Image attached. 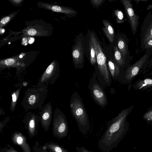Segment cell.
<instances>
[{
	"label": "cell",
	"instance_id": "1",
	"mask_svg": "<svg viewBox=\"0 0 152 152\" xmlns=\"http://www.w3.org/2000/svg\"><path fill=\"white\" fill-rule=\"evenodd\" d=\"M134 105L123 109L118 116L109 121L107 128L99 140L98 146L103 152H110L116 148L129 130L127 118Z\"/></svg>",
	"mask_w": 152,
	"mask_h": 152
},
{
	"label": "cell",
	"instance_id": "2",
	"mask_svg": "<svg viewBox=\"0 0 152 152\" xmlns=\"http://www.w3.org/2000/svg\"><path fill=\"white\" fill-rule=\"evenodd\" d=\"M48 92V86L43 84L38 87L34 86L26 91L21 105L26 112L38 108L41 110Z\"/></svg>",
	"mask_w": 152,
	"mask_h": 152
},
{
	"label": "cell",
	"instance_id": "3",
	"mask_svg": "<svg viewBox=\"0 0 152 152\" xmlns=\"http://www.w3.org/2000/svg\"><path fill=\"white\" fill-rule=\"evenodd\" d=\"M70 107L79 131L85 135L90 129V121L82 99L77 91L72 95Z\"/></svg>",
	"mask_w": 152,
	"mask_h": 152
},
{
	"label": "cell",
	"instance_id": "4",
	"mask_svg": "<svg viewBox=\"0 0 152 152\" xmlns=\"http://www.w3.org/2000/svg\"><path fill=\"white\" fill-rule=\"evenodd\" d=\"M90 37L96 53L98 70L95 72L98 81L103 86H110L111 82V77L107 65L106 58L94 34L91 33Z\"/></svg>",
	"mask_w": 152,
	"mask_h": 152
},
{
	"label": "cell",
	"instance_id": "5",
	"mask_svg": "<svg viewBox=\"0 0 152 152\" xmlns=\"http://www.w3.org/2000/svg\"><path fill=\"white\" fill-rule=\"evenodd\" d=\"M152 54V50H146V53L140 59L124 70L118 80L123 83H130L140 73L144 74Z\"/></svg>",
	"mask_w": 152,
	"mask_h": 152
},
{
	"label": "cell",
	"instance_id": "6",
	"mask_svg": "<svg viewBox=\"0 0 152 152\" xmlns=\"http://www.w3.org/2000/svg\"><path fill=\"white\" fill-rule=\"evenodd\" d=\"M52 121L53 135L59 139L66 137L69 133L68 122L64 113L58 108L54 110Z\"/></svg>",
	"mask_w": 152,
	"mask_h": 152
},
{
	"label": "cell",
	"instance_id": "7",
	"mask_svg": "<svg viewBox=\"0 0 152 152\" xmlns=\"http://www.w3.org/2000/svg\"><path fill=\"white\" fill-rule=\"evenodd\" d=\"M96 72L90 79L88 88L91 96L95 102L99 106L104 107L107 105V97L101 84L96 79Z\"/></svg>",
	"mask_w": 152,
	"mask_h": 152
},
{
	"label": "cell",
	"instance_id": "8",
	"mask_svg": "<svg viewBox=\"0 0 152 152\" xmlns=\"http://www.w3.org/2000/svg\"><path fill=\"white\" fill-rule=\"evenodd\" d=\"M60 75V70L58 64L56 61H53L47 67L42 75L36 85V87L43 84L48 86L53 85Z\"/></svg>",
	"mask_w": 152,
	"mask_h": 152
},
{
	"label": "cell",
	"instance_id": "9",
	"mask_svg": "<svg viewBox=\"0 0 152 152\" xmlns=\"http://www.w3.org/2000/svg\"><path fill=\"white\" fill-rule=\"evenodd\" d=\"M39 115L35 113L28 112L23 120L24 127L27 130L30 138L36 136L37 134L38 127L40 121Z\"/></svg>",
	"mask_w": 152,
	"mask_h": 152
},
{
	"label": "cell",
	"instance_id": "10",
	"mask_svg": "<svg viewBox=\"0 0 152 152\" xmlns=\"http://www.w3.org/2000/svg\"><path fill=\"white\" fill-rule=\"evenodd\" d=\"M133 34L135 35L139 24V16L134 12L131 1L121 0Z\"/></svg>",
	"mask_w": 152,
	"mask_h": 152
},
{
	"label": "cell",
	"instance_id": "11",
	"mask_svg": "<svg viewBox=\"0 0 152 152\" xmlns=\"http://www.w3.org/2000/svg\"><path fill=\"white\" fill-rule=\"evenodd\" d=\"M140 47L141 48L148 40L152 39V13L149 12L142 23L141 28Z\"/></svg>",
	"mask_w": 152,
	"mask_h": 152
},
{
	"label": "cell",
	"instance_id": "12",
	"mask_svg": "<svg viewBox=\"0 0 152 152\" xmlns=\"http://www.w3.org/2000/svg\"><path fill=\"white\" fill-rule=\"evenodd\" d=\"M39 114L42 127L46 132L49 129L52 118L53 108L51 102L43 106Z\"/></svg>",
	"mask_w": 152,
	"mask_h": 152
},
{
	"label": "cell",
	"instance_id": "13",
	"mask_svg": "<svg viewBox=\"0 0 152 152\" xmlns=\"http://www.w3.org/2000/svg\"><path fill=\"white\" fill-rule=\"evenodd\" d=\"M12 143L19 146L23 152H32L26 137L22 133L15 131L12 133L11 136Z\"/></svg>",
	"mask_w": 152,
	"mask_h": 152
},
{
	"label": "cell",
	"instance_id": "14",
	"mask_svg": "<svg viewBox=\"0 0 152 152\" xmlns=\"http://www.w3.org/2000/svg\"><path fill=\"white\" fill-rule=\"evenodd\" d=\"M73 50L72 58L75 67L76 68H82L83 62V52L80 41L77 42Z\"/></svg>",
	"mask_w": 152,
	"mask_h": 152
},
{
	"label": "cell",
	"instance_id": "15",
	"mask_svg": "<svg viewBox=\"0 0 152 152\" xmlns=\"http://www.w3.org/2000/svg\"><path fill=\"white\" fill-rule=\"evenodd\" d=\"M117 45L118 50L126 63L128 65H130L129 62L132 59L133 57L129 55L128 42L124 39L120 37L118 39Z\"/></svg>",
	"mask_w": 152,
	"mask_h": 152
},
{
	"label": "cell",
	"instance_id": "16",
	"mask_svg": "<svg viewBox=\"0 0 152 152\" xmlns=\"http://www.w3.org/2000/svg\"><path fill=\"white\" fill-rule=\"evenodd\" d=\"M133 88L137 90L144 91L152 89V78L147 77L143 79H138L132 86Z\"/></svg>",
	"mask_w": 152,
	"mask_h": 152
},
{
	"label": "cell",
	"instance_id": "17",
	"mask_svg": "<svg viewBox=\"0 0 152 152\" xmlns=\"http://www.w3.org/2000/svg\"><path fill=\"white\" fill-rule=\"evenodd\" d=\"M41 5L43 7L52 10L55 12L68 15L73 14L77 13L75 10L70 7L57 5H53L46 3H42Z\"/></svg>",
	"mask_w": 152,
	"mask_h": 152
},
{
	"label": "cell",
	"instance_id": "18",
	"mask_svg": "<svg viewBox=\"0 0 152 152\" xmlns=\"http://www.w3.org/2000/svg\"><path fill=\"white\" fill-rule=\"evenodd\" d=\"M107 64L111 77L114 80H118L124 69L110 59L108 60Z\"/></svg>",
	"mask_w": 152,
	"mask_h": 152
},
{
	"label": "cell",
	"instance_id": "19",
	"mask_svg": "<svg viewBox=\"0 0 152 152\" xmlns=\"http://www.w3.org/2000/svg\"><path fill=\"white\" fill-rule=\"evenodd\" d=\"M102 23L104 27H102L103 32L106 37L111 43H112L114 40L115 32L114 29L110 24L108 20L103 19Z\"/></svg>",
	"mask_w": 152,
	"mask_h": 152
},
{
	"label": "cell",
	"instance_id": "20",
	"mask_svg": "<svg viewBox=\"0 0 152 152\" xmlns=\"http://www.w3.org/2000/svg\"><path fill=\"white\" fill-rule=\"evenodd\" d=\"M42 147L49 152H69L60 145L52 142L45 143Z\"/></svg>",
	"mask_w": 152,
	"mask_h": 152
},
{
	"label": "cell",
	"instance_id": "21",
	"mask_svg": "<svg viewBox=\"0 0 152 152\" xmlns=\"http://www.w3.org/2000/svg\"><path fill=\"white\" fill-rule=\"evenodd\" d=\"M114 56L116 63L121 67L124 69L130 66L128 65L123 59L118 47L115 46L114 48Z\"/></svg>",
	"mask_w": 152,
	"mask_h": 152
},
{
	"label": "cell",
	"instance_id": "22",
	"mask_svg": "<svg viewBox=\"0 0 152 152\" xmlns=\"http://www.w3.org/2000/svg\"><path fill=\"white\" fill-rule=\"evenodd\" d=\"M23 88L22 85H20L19 87L12 94V100L10 107V110L11 112L15 110L17 100L19 96L21 89Z\"/></svg>",
	"mask_w": 152,
	"mask_h": 152
},
{
	"label": "cell",
	"instance_id": "23",
	"mask_svg": "<svg viewBox=\"0 0 152 152\" xmlns=\"http://www.w3.org/2000/svg\"><path fill=\"white\" fill-rule=\"evenodd\" d=\"M89 49L90 51V61L92 65H94L97 63L96 52L92 43L90 39L89 41Z\"/></svg>",
	"mask_w": 152,
	"mask_h": 152
},
{
	"label": "cell",
	"instance_id": "24",
	"mask_svg": "<svg viewBox=\"0 0 152 152\" xmlns=\"http://www.w3.org/2000/svg\"><path fill=\"white\" fill-rule=\"evenodd\" d=\"M114 13L117 23H121L124 22V15L122 11L118 9L115 10Z\"/></svg>",
	"mask_w": 152,
	"mask_h": 152
},
{
	"label": "cell",
	"instance_id": "25",
	"mask_svg": "<svg viewBox=\"0 0 152 152\" xmlns=\"http://www.w3.org/2000/svg\"><path fill=\"white\" fill-rule=\"evenodd\" d=\"M143 117L147 122L152 123V107L148 109L144 114Z\"/></svg>",
	"mask_w": 152,
	"mask_h": 152
},
{
	"label": "cell",
	"instance_id": "26",
	"mask_svg": "<svg viewBox=\"0 0 152 152\" xmlns=\"http://www.w3.org/2000/svg\"><path fill=\"white\" fill-rule=\"evenodd\" d=\"M33 152H49L47 150L43 148L42 146L37 141L33 147Z\"/></svg>",
	"mask_w": 152,
	"mask_h": 152
},
{
	"label": "cell",
	"instance_id": "27",
	"mask_svg": "<svg viewBox=\"0 0 152 152\" xmlns=\"http://www.w3.org/2000/svg\"><path fill=\"white\" fill-rule=\"evenodd\" d=\"M0 152H18L10 145L7 143L3 148H0Z\"/></svg>",
	"mask_w": 152,
	"mask_h": 152
},
{
	"label": "cell",
	"instance_id": "28",
	"mask_svg": "<svg viewBox=\"0 0 152 152\" xmlns=\"http://www.w3.org/2000/svg\"><path fill=\"white\" fill-rule=\"evenodd\" d=\"M12 15L6 16L1 19L0 21V26H3L7 23L12 18Z\"/></svg>",
	"mask_w": 152,
	"mask_h": 152
},
{
	"label": "cell",
	"instance_id": "29",
	"mask_svg": "<svg viewBox=\"0 0 152 152\" xmlns=\"http://www.w3.org/2000/svg\"><path fill=\"white\" fill-rule=\"evenodd\" d=\"M15 60L14 59L9 58L4 61V64L7 66H11L13 65L15 63Z\"/></svg>",
	"mask_w": 152,
	"mask_h": 152
},
{
	"label": "cell",
	"instance_id": "30",
	"mask_svg": "<svg viewBox=\"0 0 152 152\" xmlns=\"http://www.w3.org/2000/svg\"><path fill=\"white\" fill-rule=\"evenodd\" d=\"M10 121V118L7 117L2 122H0V132H3V129L6 125V124Z\"/></svg>",
	"mask_w": 152,
	"mask_h": 152
},
{
	"label": "cell",
	"instance_id": "31",
	"mask_svg": "<svg viewBox=\"0 0 152 152\" xmlns=\"http://www.w3.org/2000/svg\"><path fill=\"white\" fill-rule=\"evenodd\" d=\"M76 149L77 152H93L92 151H89L86 149L83 146L79 147L78 146H77L76 147Z\"/></svg>",
	"mask_w": 152,
	"mask_h": 152
},
{
	"label": "cell",
	"instance_id": "32",
	"mask_svg": "<svg viewBox=\"0 0 152 152\" xmlns=\"http://www.w3.org/2000/svg\"><path fill=\"white\" fill-rule=\"evenodd\" d=\"M90 1L92 4L98 6L102 4L105 1L103 0H93Z\"/></svg>",
	"mask_w": 152,
	"mask_h": 152
},
{
	"label": "cell",
	"instance_id": "33",
	"mask_svg": "<svg viewBox=\"0 0 152 152\" xmlns=\"http://www.w3.org/2000/svg\"><path fill=\"white\" fill-rule=\"evenodd\" d=\"M152 66V57L150 58L147 63V65L145 71V73Z\"/></svg>",
	"mask_w": 152,
	"mask_h": 152
},
{
	"label": "cell",
	"instance_id": "34",
	"mask_svg": "<svg viewBox=\"0 0 152 152\" xmlns=\"http://www.w3.org/2000/svg\"><path fill=\"white\" fill-rule=\"evenodd\" d=\"M13 2L15 3L16 4H18L20 2L22 1L21 0H12V1Z\"/></svg>",
	"mask_w": 152,
	"mask_h": 152
},
{
	"label": "cell",
	"instance_id": "35",
	"mask_svg": "<svg viewBox=\"0 0 152 152\" xmlns=\"http://www.w3.org/2000/svg\"><path fill=\"white\" fill-rule=\"evenodd\" d=\"M34 41V39L32 38H31V39L29 40V43H32Z\"/></svg>",
	"mask_w": 152,
	"mask_h": 152
},
{
	"label": "cell",
	"instance_id": "36",
	"mask_svg": "<svg viewBox=\"0 0 152 152\" xmlns=\"http://www.w3.org/2000/svg\"><path fill=\"white\" fill-rule=\"evenodd\" d=\"M152 75V71H151V72L150 73H149V74L145 75V77H147V76H149V75Z\"/></svg>",
	"mask_w": 152,
	"mask_h": 152
},
{
	"label": "cell",
	"instance_id": "37",
	"mask_svg": "<svg viewBox=\"0 0 152 152\" xmlns=\"http://www.w3.org/2000/svg\"><path fill=\"white\" fill-rule=\"evenodd\" d=\"M1 31L2 33H3L4 32V29H2Z\"/></svg>",
	"mask_w": 152,
	"mask_h": 152
},
{
	"label": "cell",
	"instance_id": "38",
	"mask_svg": "<svg viewBox=\"0 0 152 152\" xmlns=\"http://www.w3.org/2000/svg\"><path fill=\"white\" fill-rule=\"evenodd\" d=\"M23 57V56L22 55H20L19 56L20 58H21Z\"/></svg>",
	"mask_w": 152,
	"mask_h": 152
}]
</instances>
